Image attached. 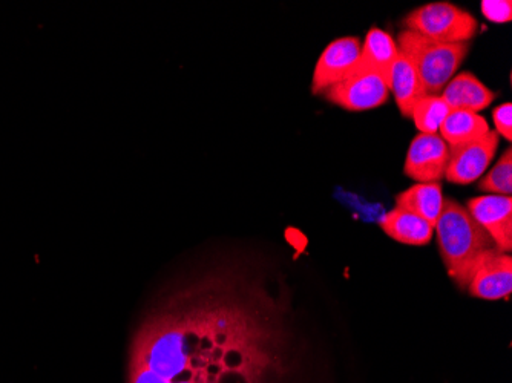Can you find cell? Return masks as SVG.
I'll use <instances>...</instances> for the list:
<instances>
[{
    "instance_id": "cell-1",
    "label": "cell",
    "mask_w": 512,
    "mask_h": 383,
    "mask_svg": "<svg viewBox=\"0 0 512 383\" xmlns=\"http://www.w3.org/2000/svg\"><path fill=\"white\" fill-rule=\"evenodd\" d=\"M283 299L234 264L172 281L137 321L128 383H281L292 361Z\"/></svg>"
},
{
    "instance_id": "cell-2",
    "label": "cell",
    "mask_w": 512,
    "mask_h": 383,
    "mask_svg": "<svg viewBox=\"0 0 512 383\" xmlns=\"http://www.w3.org/2000/svg\"><path fill=\"white\" fill-rule=\"evenodd\" d=\"M440 258L448 275L460 289H467L480 259L486 252L497 249L493 239L476 223L467 207L456 200H445L442 212L434 224Z\"/></svg>"
},
{
    "instance_id": "cell-3",
    "label": "cell",
    "mask_w": 512,
    "mask_h": 383,
    "mask_svg": "<svg viewBox=\"0 0 512 383\" xmlns=\"http://www.w3.org/2000/svg\"><path fill=\"white\" fill-rule=\"evenodd\" d=\"M399 51L413 62L427 95H440L467 59L470 43H442L404 30L399 33Z\"/></svg>"
},
{
    "instance_id": "cell-4",
    "label": "cell",
    "mask_w": 512,
    "mask_h": 383,
    "mask_svg": "<svg viewBox=\"0 0 512 383\" xmlns=\"http://www.w3.org/2000/svg\"><path fill=\"white\" fill-rule=\"evenodd\" d=\"M405 28L434 42L470 43L479 30L473 14L450 2H433L411 11Z\"/></svg>"
},
{
    "instance_id": "cell-5",
    "label": "cell",
    "mask_w": 512,
    "mask_h": 383,
    "mask_svg": "<svg viewBox=\"0 0 512 383\" xmlns=\"http://www.w3.org/2000/svg\"><path fill=\"white\" fill-rule=\"evenodd\" d=\"M324 94L329 102L347 111L361 112L384 105L390 89L378 74L353 71L347 79L327 89Z\"/></svg>"
},
{
    "instance_id": "cell-6",
    "label": "cell",
    "mask_w": 512,
    "mask_h": 383,
    "mask_svg": "<svg viewBox=\"0 0 512 383\" xmlns=\"http://www.w3.org/2000/svg\"><path fill=\"white\" fill-rule=\"evenodd\" d=\"M450 148L439 134H419L411 141L404 174L416 183H439L445 178Z\"/></svg>"
},
{
    "instance_id": "cell-7",
    "label": "cell",
    "mask_w": 512,
    "mask_h": 383,
    "mask_svg": "<svg viewBox=\"0 0 512 383\" xmlns=\"http://www.w3.org/2000/svg\"><path fill=\"white\" fill-rule=\"evenodd\" d=\"M499 141V134L496 131H490L468 145L450 149V161H448L445 178L459 186H467L479 180L493 163L499 149Z\"/></svg>"
},
{
    "instance_id": "cell-8",
    "label": "cell",
    "mask_w": 512,
    "mask_h": 383,
    "mask_svg": "<svg viewBox=\"0 0 512 383\" xmlns=\"http://www.w3.org/2000/svg\"><path fill=\"white\" fill-rule=\"evenodd\" d=\"M362 43L358 37L333 40L316 62L312 92L322 94L353 73L361 57Z\"/></svg>"
},
{
    "instance_id": "cell-9",
    "label": "cell",
    "mask_w": 512,
    "mask_h": 383,
    "mask_svg": "<svg viewBox=\"0 0 512 383\" xmlns=\"http://www.w3.org/2000/svg\"><path fill=\"white\" fill-rule=\"evenodd\" d=\"M468 292L483 301H509L512 293V258L509 253L493 249L480 259Z\"/></svg>"
},
{
    "instance_id": "cell-10",
    "label": "cell",
    "mask_w": 512,
    "mask_h": 383,
    "mask_svg": "<svg viewBox=\"0 0 512 383\" xmlns=\"http://www.w3.org/2000/svg\"><path fill=\"white\" fill-rule=\"evenodd\" d=\"M467 210L496 244L497 250H512V198L503 195H483L471 198Z\"/></svg>"
},
{
    "instance_id": "cell-11",
    "label": "cell",
    "mask_w": 512,
    "mask_h": 383,
    "mask_svg": "<svg viewBox=\"0 0 512 383\" xmlns=\"http://www.w3.org/2000/svg\"><path fill=\"white\" fill-rule=\"evenodd\" d=\"M398 56V43L393 36L381 28H371L362 43L361 57L353 71L378 74L388 85L391 68Z\"/></svg>"
},
{
    "instance_id": "cell-12",
    "label": "cell",
    "mask_w": 512,
    "mask_h": 383,
    "mask_svg": "<svg viewBox=\"0 0 512 383\" xmlns=\"http://www.w3.org/2000/svg\"><path fill=\"white\" fill-rule=\"evenodd\" d=\"M440 97L451 111H471L479 114L496 100L497 95L490 88H486L474 74L462 73L451 79Z\"/></svg>"
},
{
    "instance_id": "cell-13",
    "label": "cell",
    "mask_w": 512,
    "mask_h": 383,
    "mask_svg": "<svg viewBox=\"0 0 512 383\" xmlns=\"http://www.w3.org/2000/svg\"><path fill=\"white\" fill-rule=\"evenodd\" d=\"M388 89L393 91L394 100L401 114L408 118L411 117L414 105L427 95L413 62L401 51L391 68Z\"/></svg>"
},
{
    "instance_id": "cell-14",
    "label": "cell",
    "mask_w": 512,
    "mask_h": 383,
    "mask_svg": "<svg viewBox=\"0 0 512 383\" xmlns=\"http://www.w3.org/2000/svg\"><path fill=\"white\" fill-rule=\"evenodd\" d=\"M381 229L394 241L407 246H427L434 236V227L428 221L396 207L385 213Z\"/></svg>"
},
{
    "instance_id": "cell-15",
    "label": "cell",
    "mask_w": 512,
    "mask_h": 383,
    "mask_svg": "<svg viewBox=\"0 0 512 383\" xmlns=\"http://www.w3.org/2000/svg\"><path fill=\"white\" fill-rule=\"evenodd\" d=\"M445 198L440 183H416L396 197V209L414 213L434 227Z\"/></svg>"
},
{
    "instance_id": "cell-16",
    "label": "cell",
    "mask_w": 512,
    "mask_h": 383,
    "mask_svg": "<svg viewBox=\"0 0 512 383\" xmlns=\"http://www.w3.org/2000/svg\"><path fill=\"white\" fill-rule=\"evenodd\" d=\"M490 131L486 118L471 111H451L439 129L440 137L444 138L450 149L468 145Z\"/></svg>"
},
{
    "instance_id": "cell-17",
    "label": "cell",
    "mask_w": 512,
    "mask_h": 383,
    "mask_svg": "<svg viewBox=\"0 0 512 383\" xmlns=\"http://www.w3.org/2000/svg\"><path fill=\"white\" fill-rule=\"evenodd\" d=\"M450 112L451 109L440 95H425L414 105L410 118H413L421 134H437Z\"/></svg>"
},
{
    "instance_id": "cell-18",
    "label": "cell",
    "mask_w": 512,
    "mask_h": 383,
    "mask_svg": "<svg viewBox=\"0 0 512 383\" xmlns=\"http://www.w3.org/2000/svg\"><path fill=\"white\" fill-rule=\"evenodd\" d=\"M479 189L488 195H503L511 197L512 194V151L511 148L503 152L500 160L494 164L482 180L479 181Z\"/></svg>"
},
{
    "instance_id": "cell-19",
    "label": "cell",
    "mask_w": 512,
    "mask_h": 383,
    "mask_svg": "<svg viewBox=\"0 0 512 383\" xmlns=\"http://www.w3.org/2000/svg\"><path fill=\"white\" fill-rule=\"evenodd\" d=\"M482 13L491 22H509L512 19V2L511 0H483Z\"/></svg>"
},
{
    "instance_id": "cell-20",
    "label": "cell",
    "mask_w": 512,
    "mask_h": 383,
    "mask_svg": "<svg viewBox=\"0 0 512 383\" xmlns=\"http://www.w3.org/2000/svg\"><path fill=\"white\" fill-rule=\"evenodd\" d=\"M494 125L497 128V134L502 135L505 140H512V105L503 103L497 106L493 111Z\"/></svg>"
}]
</instances>
